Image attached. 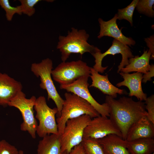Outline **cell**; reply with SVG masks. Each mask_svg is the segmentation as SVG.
Segmentation results:
<instances>
[{"label": "cell", "instance_id": "cell-1", "mask_svg": "<svg viewBox=\"0 0 154 154\" xmlns=\"http://www.w3.org/2000/svg\"><path fill=\"white\" fill-rule=\"evenodd\" d=\"M105 102L109 107V117L117 126L124 140L131 125L140 118L147 115L145 103L135 101L131 98L123 96L116 100L107 95Z\"/></svg>", "mask_w": 154, "mask_h": 154}, {"label": "cell", "instance_id": "cell-2", "mask_svg": "<svg viewBox=\"0 0 154 154\" xmlns=\"http://www.w3.org/2000/svg\"><path fill=\"white\" fill-rule=\"evenodd\" d=\"M89 35L84 29L78 30L72 28L66 36H60L57 48L61 53V59L65 62L72 53L80 54L81 56L86 52L92 55L101 50L90 45L87 42Z\"/></svg>", "mask_w": 154, "mask_h": 154}, {"label": "cell", "instance_id": "cell-3", "mask_svg": "<svg viewBox=\"0 0 154 154\" xmlns=\"http://www.w3.org/2000/svg\"><path fill=\"white\" fill-rule=\"evenodd\" d=\"M64 96L60 116L56 119L59 135L62 133L69 119L84 115H88L92 118L100 116L88 102L77 95L68 92Z\"/></svg>", "mask_w": 154, "mask_h": 154}, {"label": "cell", "instance_id": "cell-4", "mask_svg": "<svg viewBox=\"0 0 154 154\" xmlns=\"http://www.w3.org/2000/svg\"><path fill=\"white\" fill-rule=\"evenodd\" d=\"M53 63L51 59L46 58L38 63L32 64L31 70L37 77H39L40 81V87L46 90L48 99L52 100L56 106L58 113L57 117L61 115V112L64 100L58 92L51 77Z\"/></svg>", "mask_w": 154, "mask_h": 154}, {"label": "cell", "instance_id": "cell-5", "mask_svg": "<svg viewBox=\"0 0 154 154\" xmlns=\"http://www.w3.org/2000/svg\"><path fill=\"white\" fill-rule=\"evenodd\" d=\"M92 119L89 116L84 115L67 121L60 135L61 153L66 151L68 153L74 147L80 144L84 130Z\"/></svg>", "mask_w": 154, "mask_h": 154}, {"label": "cell", "instance_id": "cell-6", "mask_svg": "<svg viewBox=\"0 0 154 154\" xmlns=\"http://www.w3.org/2000/svg\"><path fill=\"white\" fill-rule=\"evenodd\" d=\"M36 98L34 96L29 98H27L25 94L22 91L13 98L8 104L19 110L23 119L20 125L21 130L27 131L34 139L36 138L38 125L33 110Z\"/></svg>", "mask_w": 154, "mask_h": 154}, {"label": "cell", "instance_id": "cell-7", "mask_svg": "<svg viewBox=\"0 0 154 154\" xmlns=\"http://www.w3.org/2000/svg\"><path fill=\"white\" fill-rule=\"evenodd\" d=\"M34 109L35 118L39 121L36 133L42 138L50 134H58L55 115L58 113L56 107L50 108L47 104L45 98L40 96L36 98Z\"/></svg>", "mask_w": 154, "mask_h": 154}, {"label": "cell", "instance_id": "cell-8", "mask_svg": "<svg viewBox=\"0 0 154 154\" xmlns=\"http://www.w3.org/2000/svg\"><path fill=\"white\" fill-rule=\"evenodd\" d=\"M91 68L80 60L62 62L52 70L51 76L60 85L68 84L81 77H90Z\"/></svg>", "mask_w": 154, "mask_h": 154}, {"label": "cell", "instance_id": "cell-9", "mask_svg": "<svg viewBox=\"0 0 154 154\" xmlns=\"http://www.w3.org/2000/svg\"><path fill=\"white\" fill-rule=\"evenodd\" d=\"M89 76L81 77L73 83L60 85V88L66 90L79 96L88 102L101 116L109 117L110 108L107 103H98L92 96L88 89Z\"/></svg>", "mask_w": 154, "mask_h": 154}, {"label": "cell", "instance_id": "cell-10", "mask_svg": "<svg viewBox=\"0 0 154 154\" xmlns=\"http://www.w3.org/2000/svg\"><path fill=\"white\" fill-rule=\"evenodd\" d=\"M111 134L122 138L120 131L114 122L110 117L100 115L92 118L84 130L83 138L98 139Z\"/></svg>", "mask_w": 154, "mask_h": 154}, {"label": "cell", "instance_id": "cell-11", "mask_svg": "<svg viewBox=\"0 0 154 154\" xmlns=\"http://www.w3.org/2000/svg\"><path fill=\"white\" fill-rule=\"evenodd\" d=\"M117 54H120L122 56L121 61L118 66L117 71V73H119L122 68L128 64L129 59L133 57L134 56L127 45L115 39L113 41L111 46L105 52L103 53L99 52L92 55L95 59V64L93 68L98 72L103 73L108 67H103L102 66V61L104 57L108 55H114Z\"/></svg>", "mask_w": 154, "mask_h": 154}, {"label": "cell", "instance_id": "cell-12", "mask_svg": "<svg viewBox=\"0 0 154 154\" xmlns=\"http://www.w3.org/2000/svg\"><path fill=\"white\" fill-rule=\"evenodd\" d=\"M117 14L112 19L107 21L99 18L98 21L100 30L98 38H100L104 36L111 37L127 45L131 46L134 45L136 43L135 41L131 38L125 36L119 29L117 24Z\"/></svg>", "mask_w": 154, "mask_h": 154}, {"label": "cell", "instance_id": "cell-13", "mask_svg": "<svg viewBox=\"0 0 154 154\" xmlns=\"http://www.w3.org/2000/svg\"><path fill=\"white\" fill-rule=\"evenodd\" d=\"M22 89L20 82L6 73H0V105L8 106L11 100Z\"/></svg>", "mask_w": 154, "mask_h": 154}, {"label": "cell", "instance_id": "cell-14", "mask_svg": "<svg viewBox=\"0 0 154 154\" xmlns=\"http://www.w3.org/2000/svg\"><path fill=\"white\" fill-rule=\"evenodd\" d=\"M119 74L123 78V80L117 83L116 86H126L129 91V96H135L139 101H145L147 97V94L143 92L142 89L143 73L136 72L130 74L121 72Z\"/></svg>", "mask_w": 154, "mask_h": 154}, {"label": "cell", "instance_id": "cell-15", "mask_svg": "<svg viewBox=\"0 0 154 154\" xmlns=\"http://www.w3.org/2000/svg\"><path fill=\"white\" fill-rule=\"evenodd\" d=\"M154 124L147 116L140 118L133 123L129 128L125 140L129 141L141 138H153Z\"/></svg>", "mask_w": 154, "mask_h": 154}, {"label": "cell", "instance_id": "cell-16", "mask_svg": "<svg viewBox=\"0 0 154 154\" xmlns=\"http://www.w3.org/2000/svg\"><path fill=\"white\" fill-rule=\"evenodd\" d=\"M90 77L92 80V84L89 87H94L101 91L103 94L115 98L117 94H124L123 90L119 89L113 85L110 81L108 75H101L91 67Z\"/></svg>", "mask_w": 154, "mask_h": 154}, {"label": "cell", "instance_id": "cell-17", "mask_svg": "<svg viewBox=\"0 0 154 154\" xmlns=\"http://www.w3.org/2000/svg\"><path fill=\"white\" fill-rule=\"evenodd\" d=\"M104 154H130L127 147V141L114 134L97 139Z\"/></svg>", "mask_w": 154, "mask_h": 154}, {"label": "cell", "instance_id": "cell-18", "mask_svg": "<svg viewBox=\"0 0 154 154\" xmlns=\"http://www.w3.org/2000/svg\"><path fill=\"white\" fill-rule=\"evenodd\" d=\"M151 55V53L149 50H144L140 56L137 55L129 58L128 64L122 68L120 71L124 73L136 72L146 73L151 66L149 62Z\"/></svg>", "mask_w": 154, "mask_h": 154}, {"label": "cell", "instance_id": "cell-19", "mask_svg": "<svg viewBox=\"0 0 154 154\" xmlns=\"http://www.w3.org/2000/svg\"><path fill=\"white\" fill-rule=\"evenodd\" d=\"M38 142L37 154H60V135L51 134L42 138Z\"/></svg>", "mask_w": 154, "mask_h": 154}, {"label": "cell", "instance_id": "cell-20", "mask_svg": "<svg viewBox=\"0 0 154 154\" xmlns=\"http://www.w3.org/2000/svg\"><path fill=\"white\" fill-rule=\"evenodd\" d=\"M127 147L130 154H151L154 151V139L141 138L127 141Z\"/></svg>", "mask_w": 154, "mask_h": 154}, {"label": "cell", "instance_id": "cell-21", "mask_svg": "<svg viewBox=\"0 0 154 154\" xmlns=\"http://www.w3.org/2000/svg\"><path fill=\"white\" fill-rule=\"evenodd\" d=\"M84 154H104L102 148L97 139L83 138L80 143Z\"/></svg>", "mask_w": 154, "mask_h": 154}, {"label": "cell", "instance_id": "cell-22", "mask_svg": "<svg viewBox=\"0 0 154 154\" xmlns=\"http://www.w3.org/2000/svg\"><path fill=\"white\" fill-rule=\"evenodd\" d=\"M138 0H133L126 7L118 9L117 15V19H125L127 20L132 26L133 24V15Z\"/></svg>", "mask_w": 154, "mask_h": 154}, {"label": "cell", "instance_id": "cell-23", "mask_svg": "<svg viewBox=\"0 0 154 154\" xmlns=\"http://www.w3.org/2000/svg\"><path fill=\"white\" fill-rule=\"evenodd\" d=\"M154 0H138L136 7L138 12L151 17L154 16V11L153 7Z\"/></svg>", "mask_w": 154, "mask_h": 154}, {"label": "cell", "instance_id": "cell-24", "mask_svg": "<svg viewBox=\"0 0 154 154\" xmlns=\"http://www.w3.org/2000/svg\"><path fill=\"white\" fill-rule=\"evenodd\" d=\"M0 6L5 11L6 18L9 21L12 20L15 14L20 15L22 14L20 5L15 7L12 6L8 0H0Z\"/></svg>", "mask_w": 154, "mask_h": 154}, {"label": "cell", "instance_id": "cell-25", "mask_svg": "<svg viewBox=\"0 0 154 154\" xmlns=\"http://www.w3.org/2000/svg\"><path fill=\"white\" fill-rule=\"evenodd\" d=\"M22 13L28 16L33 15L35 12L34 6L40 0H19Z\"/></svg>", "mask_w": 154, "mask_h": 154}, {"label": "cell", "instance_id": "cell-26", "mask_svg": "<svg viewBox=\"0 0 154 154\" xmlns=\"http://www.w3.org/2000/svg\"><path fill=\"white\" fill-rule=\"evenodd\" d=\"M145 108L147 110V117L154 124V95H151L147 98L145 101Z\"/></svg>", "mask_w": 154, "mask_h": 154}, {"label": "cell", "instance_id": "cell-27", "mask_svg": "<svg viewBox=\"0 0 154 154\" xmlns=\"http://www.w3.org/2000/svg\"><path fill=\"white\" fill-rule=\"evenodd\" d=\"M0 154H19V151L5 140H2L0 141Z\"/></svg>", "mask_w": 154, "mask_h": 154}, {"label": "cell", "instance_id": "cell-28", "mask_svg": "<svg viewBox=\"0 0 154 154\" xmlns=\"http://www.w3.org/2000/svg\"><path fill=\"white\" fill-rule=\"evenodd\" d=\"M154 35L150 36V37L145 38V41L147 43L148 47L149 48V50L151 53V59H154Z\"/></svg>", "mask_w": 154, "mask_h": 154}, {"label": "cell", "instance_id": "cell-29", "mask_svg": "<svg viewBox=\"0 0 154 154\" xmlns=\"http://www.w3.org/2000/svg\"><path fill=\"white\" fill-rule=\"evenodd\" d=\"M154 64L151 65L149 70L143 75L142 82L145 83L147 81H150L151 78L154 76Z\"/></svg>", "mask_w": 154, "mask_h": 154}, {"label": "cell", "instance_id": "cell-30", "mask_svg": "<svg viewBox=\"0 0 154 154\" xmlns=\"http://www.w3.org/2000/svg\"><path fill=\"white\" fill-rule=\"evenodd\" d=\"M68 154H84L82 147L80 144L74 147Z\"/></svg>", "mask_w": 154, "mask_h": 154}, {"label": "cell", "instance_id": "cell-31", "mask_svg": "<svg viewBox=\"0 0 154 154\" xmlns=\"http://www.w3.org/2000/svg\"><path fill=\"white\" fill-rule=\"evenodd\" d=\"M19 154H24L23 151L22 150L19 151Z\"/></svg>", "mask_w": 154, "mask_h": 154}, {"label": "cell", "instance_id": "cell-32", "mask_svg": "<svg viewBox=\"0 0 154 154\" xmlns=\"http://www.w3.org/2000/svg\"><path fill=\"white\" fill-rule=\"evenodd\" d=\"M60 154H68V153L66 151H65L61 153Z\"/></svg>", "mask_w": 154, "mask_h": 154}, {"label": "cell", "instance_id": "cell-33", "mask_svg": "<svg viewBox=\"0 0 154 154\" xmlns=\"http://www.w3.org/2000/svg\"><path fill=\"white\" fill-rule=\"evenodd\" d=\"M153 154H154V153H153Z\"/></svg>", "mask_w": 154, "mask_h": 154}]
</instances>
